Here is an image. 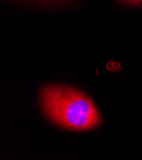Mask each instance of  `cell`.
I'll return each instance as SVG.
<instances>
[{"label":"cell","instance_id":"cell-1","mask_svg":"<svg viewBox=\"0 0 142 160\" xmlns=\"http://www.w3.org/2000/svg\"><path fill=\"white\" fill-rule=\"evenodd\" d=\"M44 115L66 129L88 130L97 127L101 117L95 105L86 94L64 86L49 85L40 91Z\"/></svg>","mask_w":142,"mask_h":160},{"label":"cell","instance_id":"cell-3","mask_svg":"<svg viewBox=\"0 0 142 160\" xmlns=\"http://www.w3.org/2000/svg\"><path fill=\"white\" fill-rule=\"evenodd\" d=\"M40 1H44V2H57V1H61V0H40Z\"/></svg>","mask_w":142,"mask_h":160},{"label":"cell","instance_id":"cell-2","mask_svg":"<svg viewBox=\"0 0 142 160\" xmlns=\"http://www.w3.org/2000/svg\"><path fill=\"white\" fill-rule=\"evenodd\" d=\"M120 1L125 4L132 6L139 5L142 3V0H120Z\"/></svg>","mask_w":142,"mask_h":160},{"label":"cell","instance_id":"cell-4","mask_svg":"<svg viewBox=\"0 0 142 160\" xmlns=\"http://www.w3.org/2000/svg\"><path fill=\"white\" fill-rule=\"evenodd\" d=\"M141 8H142V5H141Z\"/></svg>","mask_w":142,"mask_h":160}]
</instances>
